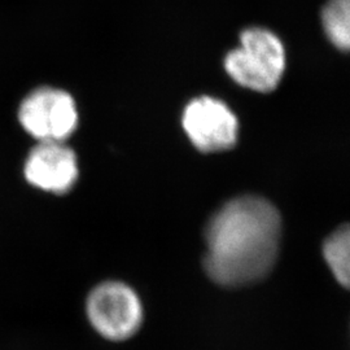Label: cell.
Listing matches in <instances>:
<instances>
[{"mask_svg": "<svg viewBox=\"0 0 350 350\" xmlns=\"http://www.w3.org/2000/svg\"><path fill=\"white\" fill-rule=\"evenodd\" d=\"M225 70L241 88L256 92L274 91L287 66L284 44L265 27H248L240 34V46L225 57Z\"/></svg>", "mask_w": 350, "mask_h": 350, "instance_id": "obj_2", "label": "cell"}, {"mask_svg": "<svg viewBox=\"0 0 350 350\" xmlns=\"http://www.w3.org/2000/svg\"><path fill=\"white\" fill-rule=\"evenodd\" d=\"M182 125L192 144L202 152H219L238 140L237 114L225 101L200 96L189 101L182 116Z\"/></svg>", "mask_w": 350, "mask_h": 350, "instance_id": "obj_5", "label": "cell"}, {"mask_svg": "<svg viewBox=\"0 0 350 350\" xmlns=\"http://www.w3.org/2000/svg\"><path fill=\"white\" fill-rule=\"evenodd\" d=\"M86 312L101 336L116 341L131 338L143 321L137 293L118 282H107L95 288L88 296Z\"/></svg>", "mask_w": 350, "mask_h": 350, "instance_id": "obj_4", "label": "cell"}, {"mask_svg": "<svg viewBox=\"0 0 350 350\" xmlns=\"http://www.w3.org/2000/svg\"><path fill=\"white\" fill-rule=\"evenodd\" d=\"M280 235L282 219L271 202L257 196L227 202L206 227L208 275L227 287L262 279L275 263Z\"/></svg>", "mask_w": 350, "mask_h": 350, "instance_id": "obj_1", "label": "cell"}, {"mask_svg": "<svg viewBox=\"0 0 350 350\" xmlns=\"http://www.w3.org/2000/svg\"><path fill=\"white\" fill-rule=\"evenodd\" d=\"M18 121L38 142H65L78 126V109L73 96L60 88L31 91L18 108Z\"/></svg>", "mask_w": 350, "mask_h": 350, "instance_id": "obj_3", "label": "cell"}, {"mask_svg": "<svg viewBox=\"0 0 350 350\" xmlns=\"http://www.w3.org/2000/svg\"><path fill=\"white\" fill-rule=\"evenodd\" d=\"M325 262L329 270L344 287L349 286L350 238L349 228L342 227L327 239L323 247Z\"/></svg>", "mask_w": 350, "mask_h": 350, "instance_id": "obj_8", "label": "cell"}, {"mask_svg": "<svg viewBox=\"0 0 350 350\" xmlns=\"http://www.w3.org/2000/svg\"><path fill=\"white\" fill-rule=\"evenodd\" d=\"M325 36L338 50H349L350 0H329L322 11Z\"/></svg>", "mask_w": 350, "mask_h": 350, "instance_id": "obj_7", "label": "cell"}, {"mask_svg": "<svg viewBox=\"0 0 350 350\" xmlns=\"http://www.w3.org/2000/svg\"><path fill=\"white\" fill-rule=\"evenodd\" d=\"M23 170L30 186L55 195L69 192L79 175L77 156L64 142H38Z\"/></svg>", "mask_w": 350, "mask_h": 350, "instance_id": "obj_6", "label": "cell"}]
</instances>
